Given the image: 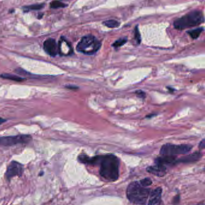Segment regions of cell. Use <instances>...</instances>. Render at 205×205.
I'll return each mask as SVG.
<instances>
[{
  "label": "cell",
  "mask_w": 205,
  "mask_h": 205,
  "mask_svg": "<svg viewBox=\"0 0 205 205\" xmlns=\"http://www.w3.org/2000/svg\"><path fill=\"white\" fill-rule=\"evenodd\" d=\"M201 155L198 153H196V154H194L191 155H189L188 157H186V158H184L182 160V162H190L192 161H195L197 160L200 158Z\"/></svg>",
  "instance_id": "cell-17"
},
{
  "label": "cell",
  "mask_w": 205,
  "mask_h": 205,
  "mask_svg": "<svg viewBox=\"0 0 205 205\" xmlns=\"http://www.w3.org/2000/svg\"><path fill=\"white\" fill-rule=\"evenodd\" d=\"M203 30H204L203 28H198L194 30H189L187 33L193 39H196L197 38L199 37L200 34Z\"/></svg>",
  "instance_id": "cell-16"
},
{
  "label": "cell",
  "mask_w": 205,
  "mask_h": 205,
  "mask_svg": "<svg viewBox=\"0 0 205 205\" xmlns=\"http://www.w3.org/2000/svg\"><path fill=\"white\" fill-rule=\"evenodd\" d=\"M204 21V18L202 12L200 10H193L176 19L173 25L177 30H184L197 26Z\"/></svg>",
  "instance_id": "cell-3"
},
{
  "label": "cell",
  "mask_w": 205,
  "mask_h": 205,
  "mask_svg": "<svg viewBox=\"0 0 205 205\" xmlns=\"http://www.w3.org/2000/svg\"><path fill=\"white\" fill-rule=\"evenodd\" d=\"M192 149V146L188 145H175L166 144L162 146L160 154L164 155L171 156L178 154H186Z\"/></svg>",
  "instance_id": "cell-6"
},
{
  "label": "cell",
  "mask_w": 205,
  "mask_h": 205,
  "mask_svg": "<svg viewBox=\"0 0 205 205\" xmlns=\"http://www.w3.org/2000/svg\"><path fill=\"white\" fill-rule=\"evenodd\" d=\"M6 120L3 119H2L1 117H0V124H2L3 123H4V122H6Z\"/></svg>",
  "instance_id": "cell-25"
},
{
  "label": "cell",
  "mask_w": 205,
  "mask_h": 205,
  "mask_svg": "<svg viewBox=\"0 0 205 205\" xmlns=\"http://www.w3.org/2000/svg\"><path fill=\"white\" fill-rule=\"evenodd\" d=\"M135 40L136 43L139 45L141 42V36L139 30V26H136L135 28Z\"/></svg>",
  "instance_id": "cell-20"
},
{
  "label": "cell",
  "mask_w": 205,
  "mask_h": 205,
  "mask_svg": "<svg viewBox=\"0 0 205 205\" xmlns=\"http://www.w3.org/2000/svg\"><path fill=\"white\" fill-rule=\"evenodd\" d=\"M67 6V4L61 2V1H52L51 3V8L52 9H58V8H63Z\"/></svg>",
  "instance_id": "cell-19"
},
{
  "label": "cell",
  "mask_w": 205,
  "mask_h": 205,
  "mask_svg": "<svg viewBox=\"0 0 205 205\" xmlns=\"http://www.w3.org/2000/svg\"><path fill=\"white\" fill-rule=\"evenodd\" d=\"M176 161V158L171 156H167L164 157L158 158L156 160L157 164H160L164 165L165 164H169L174 163Z\"/></svg>",
  "instance_id": "cell-12"
},
{
  "label": "cell",
  "mask_w": 205,
  "mask_h": 205,
  "mask_svg": "<svg viewBox=\"0 0 205 205\" xmlns=\"http://www.w3.org/2000/svg\"><path fill=\"white\" fill-rule=\"evenodd\" d=\"M100 41L93 35L88 34L82 37L77 46V51L86 55H91L97 52L101 48Z\"/></svg>",
  "instance_id": "cell-4"
},
{
  "label": "cell",
  "mask_w": 205,
  "mask_h": 205,
  "mask_svg": "<svg viewBox=\"0 0 205 205\" xmlns=\"http://www.w3.org/2000/svg\"><path fill=\"white\" fill-rule=\"evenodd\" d=\"M151 191L138 182L130 183L127 186L126 194L129 200L135 204H145L149 198Z\"/></svg>",
  "instance_id": "cell-2"
},
{
  "label": "cell",
  "mask_w": 205,
  "mask_h": 205,
  "mask_svg": "<svg viewBox=\"0 0 205 205\" xmlns=\"http://www.w3.org/2000/svg\"><path fill=\"white\" fill-rule=\"evenodd\" d=\"M99 164H101L100 174L105 179L110 181H115L119 178L118 158L112 155L100 157Z\"/></svg>",
  "instance_id": "cell-1"
},
{
  "label": "cell",
  "mask_w": 205,
  "mask_h": 205,
  "mask_svg": "<svg viewBox=\"0 0 205 205\" xmlns=\"http://www.w3.org/2000/svg\"><path fill=\"white\" fill-rule=\"evenodd\" d=\"M127 39L126 37H123V38H120L118 40H117L116 42H114L112 46L113 47H114L115 48H119L122 46H123V45H124L126 42H127Z\"/></svg>",
  "instance_id": "cell-18"
},
{
  "label": "cell",
  "mask_w": 205,
  "mask_h": 205,
  "mask_svg": "<svg viewBox=\"0 0 205 205\" xmlns=\"http://www.w3.org/2000/svg\"><path fill=\"white\" fill-rule=\"evenodd\" d=\"M32 140L30 135H18L15 136H0V146H12L18 144L28 143Z\"/></svg>",
  "instance_id": "cell-5"
},
{
  "label": "cell",
  "mask_w": 205,
  "mask_h": 205,
  "mask_svg": "<svg viewBox=\"0 0 205 205\" xmlns=\"http://www.w3.org/2000/svg\"><path fill=\"white\" fill-rule=\"evenodd\" d=\"M66 87L68 89H78L77 86H66Z\"/></svg>",
  "instance_id": "cell-24"
},
{
  "label": "cell",
  "mask_w": 205,
  "mask_h": 205,
  "mask_svg": "<svg viewBox=\"0 0 205 205\" xmlns=\"http://www.w3.org/2000/svg\"><path fill=\"white\" fill-rule=\"evenodd\" d=\"M152 183V182L151 179H150L149 178H145V179H144L140 181V184L143 187L149 186V185H151Z\"/></svg>",
  "instance_id": "cell-21"
},
{
  "label": "cell",
  "mask_w": 205,
  "mask_h": 205,
  "mask_svg": "<svg viewBox=\"0 0 205 205\" xmlns=\"http://www.w3.org/2000/svg\"><path fill=\"white\" fill-rule=\"evenodd\" d=\"M23 172V165L17 161H13L7 167L6 173V177L7 180H10L15 176H21Z\"/></svg>",
  "instance_id": "cell-7"
},
{
  "label": "cell",
  "mask_w": 205,
  "mask_h": 205,
  "mask_svg": "<svg viewBox=\"0 0 205 205\" xmlns=\"http://www.w3.org/2000/svg\"><path fill=\"white\" fill-rule=\"evenodd\" d=\"M162 189L161 188H157L150 193L148 205H159L161 202Z\"/></svg>",
  "instance_id": "cell-10"
},
{
  "label": "cell",
  "mask_w": 205,
  "mask_h": 205,
  "mask_svg": "<svg viewBox=\"0 0 205 205\" xmlns=\"http://www.w3.org/2000/svg\"><path fill=\"white\" fill-rule=\"evenodd\" d=\"M43 49L47 54L52 57L58 54V44L55 40L52 38L48 39L44 42Z\"/></svg>",
  "instance_id": "cell-8"
},
{
  "label": "cell",
  "mask_w": 205,
  "mask_h": 205,
  "mask_svg": "<svg viewBox=\"0 0 205 205\" xmlns=\"http://www.w3.org/2000/svg\"><path fill=\"white\" fill-rule=\"evenodd\" d=\"M58 50L61 56L70 55L74 52L71 45L64 37H61L58 42Z\"/></svg>",
  "instance_id": "cell-9"
},
{
  "label": "cell",
  "mask_w": 205,
  "mask_h": 205,
  "mask_svg": "<svg viewBox=\"0 0 205 205\" xmlns=\"http://www.w3.org/2000/svg\"><path fill=\"white\" fill-rule=\"evenodd\" d=\"M147 171L157 176H163L166 173V168L164 165L157 164L156 165L148 167Z\"/></svg>",
  "instance_id": "cell-11"
},
{
  "label": "cell",
  "mask_w": 205,
  "mask_h": 205,
  "mask_svg": "<svg viewBox=\"0 0 205 205\" xmlns=\"http://www.w3.org/2000/svg\"><path fill=\"white\" fill-rule=\"evenodd\" d=\"M45 6V4H33L30 6H25L23 7V10L24 12H29V11H33V10H39L43 8Z\"/></svg>",
  "instance_id": "cell-14"
},
{
  "label": "cell",
  "mask_w": 205,
  "mask_h": 205,
  "mask_svg": "<svg viewBox=\"0 0 205 205\" xmlns=\"http://www.w3.org/2000/svg\"><path fill=\"white\" fill-rule=\"evenodd\" d=\"M43 172H42L40 174H39V176H42V175H43Z\"/></svg>",
  "instance_id": "cell-26"
},
{
  "label": "cell",
  "mask_w": 205,
  "mask_h": 205,
  "mask_svg": "<svg viewBox=\"0 0 205 205\" xmlns=\"http://www.w3.org/2000/svg\"><path fill=\"white\" fill-rule=\"evenodd\" d=\"M135 93L136 95V96L139 98H140L144 99L146 98V93L142 90H136V91H135Z\"/></svg>",
  "instance_id": "cell-22"
},
{
  "label": "cell",
  "mask_w": 205,
  "mask_h": 205,
  "mask_svg": "<svg viewBox=\"0 0 205 205\" xmlns=\"http://www.w3.org/2000/svg\"><path fill=\"white\" fill-rule=\"evenodd\" d=\"M0 78L12 80V81H18V82H21V81H22L25 80L24 78L19 77H18V76H16L14 75H12V74H3L0 75Z\"/></svg>",
  "instance_id": "cell-13"
},
{
  "label": "cell",
  "mask_w": 205,
  "mask_h": 205,
  "mask_svg": "<svg viewBox=\"0 0 205 205\" xmlns=\"http://www.w3.org/2000/svg\"><path fill=\"white\" fill-rule=\"evenodd\" d=\"M199 147L200 149H204V148L205 147V143H204V140H203L199 145Z\"/></svg>",
  "instance_id": "cell-23"
},
{
  "label": "cell",
  "mask_w": 205,
  "mask_h": 205,
  "mask_svg": "<svg viewBox=\"0 0 205 205\" xmlns=\"http://www.w3.org/2000/svg\"><path fill=\"white\" fill-rule=\"evenodd\" d=\"M103 24L107 27L110 28H115L120 26V22L114 19L105 21L103 22Z\"/></svg>",
  "instance_id": "cell-15"
}]
</instances>
